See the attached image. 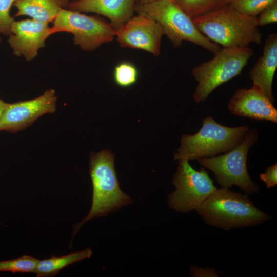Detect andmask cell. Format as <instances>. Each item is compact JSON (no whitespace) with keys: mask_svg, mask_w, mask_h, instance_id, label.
Wrapping results in <instances>:
<instances>
[{"mask_svg":"<svg viewBox=\"0 0 277 277\" xmlns=\"http://www.w3.org/2000/svg\"><path fill=\"white\" fill-rule=\"evenodd\" d=\"M195 210L207 224L225 230L258 226L270 219L247 194L227 187L216 189Z\"/></svg>","mask_w":277,"mask_h":277,"instance_id":"obj_1","label":"cell"},{"mask_svg":"<svg viewBox=\"0 0 277 277\" xmlns=\"http://www.w3.org/2000/svg\"><path fill=\"white\" fill-rule=\"evenodd\" d=\"M193 21L203 35L223 47H246L262 43L256 16L244 14L230 5Z\"/></svg>","mask_w":277,"mask_h":277,"instance_id":"obj_2","label":"cell"},{"mask_svg":"<svg viewBox=\"0 0 277 277\" xmlns=\"http://www.w3.org/2000/svg\"><path fill=\"white\" fill-rule=\"evenodd\" d=\"M90 174L93 186L91 209L81 222L73 226V238L88 221L104 216L132 202L120 187L114 169V157L107 150L90 155Z\"/></svg>","mask_w":277,"mask_h":277,"instance_id":"obj_3","label":"cell"},{"mask_svg":"<svg viewBox=\"0 0 277 277\" xmlns=\"http://www.w3.org/2000/svg\"><path fill=\"white\" fill-rule=\"evenodd\" d=\"M134 10L138 15L152 19L162 28L175 48L183 41L191 42L215 54L221 49L209 39L197 28L189 17L174 0H160L146 4H135Z\"/></svg>","mask_w":277,"mask_h":277,"instance_id":"obj_4","label":"cell"},{"mask_svg":"<svg viewBox=\"0 0 277 277\" xmlns=\"http://www.w3.org/2000/svg\"><path fill=\"white\" fill-rule=\"evenodd\" d=\"M249 130L245 125L230 127L221 125L208 116L203 119L202 126L197 132L182 136L174 159L189 161L226 153L237 146Z\"/></svg>","mask_w":277,"mask_h":277,"instance_id":"obj_5","label":"cell"},{"mask_svg":"<svg viewBox=\"0 0 277 277\" xmlns=\"http://www.w3.org/2000/svg\"><path fill=\"white\" fill-rule=\"evenodd\" d=\"M254 54L249 47H223L213 58L193 67L191 73L197 82L194 101H205L216 88L240 74Z\"/></svg>","mask_w":277,"mask_h":277,"instance_id":"obj_6","label":"cell"},{"mask_svg":"<svg viewBox=\"0 0 277 277\" xmlns=\"http://www.w3.org/2000/svg\"><path fill=\"white\" fill-rule=\"evenodd\" d=\"M258 131L251 129L234 148L222 155L197 159L204 168L212 171L222 187L238 186L244 193L259 192V187L251 179L247 169V158L250 147L256 142Z\"/></svg>","mask_w":277,"mask_h":277,"instance_id":"obj_7","label":"cell"},{"mask_svg":"<svg viewBox=\"0 0 277 277\" xmlns=\"http://www.w3.org/2000/svg\"><path fill=\"white\" fill-rule=\"evenodd\" d=\"M50 27L52 35L68 32L73 35L74 43L85 51H93L104 43L111 42L116 30L110 23L93 16L77 11L62 9Z\"/></svg>","mask_w":277,"mask_h":277,"instance_id":"obj_8","label":"cell"},{"mask_svg":"<svg viewBox=\"0 0 277 277\" xmlns=\"http://www.w3.org/2000/svg\"><path fill=\"white\" fill-rule=\"evenodd\" d=\"M172 183L176 189L169 195L168 205L183 213L195 210L217 189L205 168L196 170L186 159L178 160Z\"/></svg>","mask_w":277,"mask_h":277,"instance_id":"obj_9","label":"cell"},{"mask_svg":"<svg viewBox=\"0 0 277 277\" xmlns=\"http://www.w3.org/2000/svg\"><path fill=\"white\" fill-rule=\"evenodd\" d=\"M56 100L55 90L50 89L35 98L8 103L0 119V131L16 132L30 126L41 116L54 113Z\"/></svg>","mask_w":277,"mask_h":277,"instance_id":"obj_10","label":"cell"},{"mask_svg":"<svg viewBox=\"0 0 277 277\" xmlns=\"http://www.w3.org/2000/svg\"><path fill=\"white\" fill-rule=\"evenodd\" d=\"M163 35L162 28L157 22L138 15L117 29L115 36L122 47L143 50L157 56L160 54Z\"/></svg>","mask_w":277,"mask_h":277,"instance_id":"obj_11","label":"cell"},{"mask_svg":"<svg viewBox=\"0 0 277 277\" xmlns=\"http://www.w3.org/2000/svg\"><path fill=\"white\" fill-rule=\"evenodd\" d=\"M8 43L13 54L23 56L27 61L36 57L38 50L45 46L46 39L52 35L48 24L33 19L14 21Z\"/></svg>","mask_w":277,"mask_h":277,"instance_id":"obj_12","label":"cell"},{"mask_svg":"<svg viewBox=\"0 0 277 277\" xmlns=\"http://www.w3.org/2000/svg\"><path fill=\"white\" fill-rule=\"evenodd\" d=\"M229 112L236 116L277 123V109L258 85L238 89L230 100Z\"/></svg>","mask_w":277,"mask_h":277,"instance_id":"obj_13","label":"cell"},{"mask_svg":"<svg viewBox=\"0 0 277 277\" xmlns=\"http://www.w3.org/2000/svg\"><path fill=\"white\" fill-rule=\"evenodd\" d=\"M135 0H73L66 9L93 12L108 18L116 31L132 17Z\"/></svg>","mask_w":277,"mask_h":277,"instance_id":"obj_14","label":"cell"},{"mask_svg":"<svg viewBox=\"0 0 277 277\" xmlns=\"http://www.w3.org/2000/svg\"><path fill=\"white\" fill-rule=\"evenodd\" d=\"M276 68L277 34L272 33L265 40L262 54L249 71V76L272 103L274 98L272 86Z\"/></svg>","mask_w":277,"mask_h":277,"instance_id":"obj_15","label":"cell"},{"mask_svg":"<svg viewBox=\"0 0 277 277\" xmlns=\"http://www.w3.org/2000/svg\"><path fill=\"white\" fill-rule=\"evenodd\" d=\"M69 2V0H15L13 6L17 10L15 16H28L48 24L53 22Z\"/></svg>","mask_w":277,"mask_h":277,"instance_id":"obj_16","label":"cell"},{"mask_svg":"<svg viewBox=\"0 0 277 277\" xmlns=\"http://www.w3.org/2000/svg\"><path fill=\"white\" fill-rule=\"evenodd\" d=\"M92 252L87 248L62 256H53L48 259L39 260L34 273L38 277H49L56 275L65 267L78 261L91 256Z\"/></svg>","mask_w":277,"mask_h":277,"instance_id":"obj_17","label":"cell"},{"mask_svg":"<svg viewBox=\"0 0 277 277\" xmlns=\"http://www.w3.org/2000/svg\"><path fill=\"white\" fill-rule=\"evenodd\" d=\"M192 20L230 5L231 0H174Z\"/></svg>","mask_w":277,"mask_h":277,"instance_id":"obj_18","label":"cell"},{"mask_svg":"<svg viewBox=\"0 0 277 277\" xmlns=\"http://www.w3.org/2000/svg\"><path fill=\"white\" fill-rule=\"evenodd\" d=\"M39 261L35 258L26 255L14 259L1 261L0 272L34 273Z\"/></svg>","mask_w":277,"mask_h":277,"instance_id":"obj_19","label":"cell"},{"mask_svg":"<svg viewBox=\"0 0 277 277\" xmlns=\"http://www.w3.org/2000/svg\"><path fill=\"white\" fill-rule=\"evenodd\" d=\"M113 76L117 85L122 87H128L137 81L138 71L132 63L122 62L114 67Z\"/></svg>","mask_w":277,"mask_h":277,"instance_id":"obj_20","label":"cell"},{"mask_svg":"<svg viewBox=\"0 0 277 277\" xmlns=\"http://www.w3.org/2000/svg\"><path fill=\"white\" fill-rule=\"evenodd\" d=\"M277 0H231L230 5L241 13L256 16L265 8Z\"/></svg>","mask_w":277,"mask_h":277,"instance_id":"obj_21","label":"cell"},{"mask_svg":"<svg viewBox=\"0 0 277 277\" xmlns=\"http://www.w3.org/2000/svg\"><path fill=\"white\" fill-rule=\"evenodd\" d=\"M15 0H0V34L9 35L14 18L10 15L11 8Z\"/></svg>","mask_w":277,"mask_h":277,"instance_id":"obj_22","label":"cell"},{"mask_svg":"<svg viewBox=\"0 0 277 277\" xmlns=\"http://www.w3.org/2000/svg\"><path fill=\"white\" fill-rule=\"evenodd\" d=\"M256 17L258 26L277 22V2L263 9Z\"/></svg>","mask_w":277,"mask_h":277,"instance_id":"obj_23","label":"cell"},{"mask_svg":"<svg viewBox=\"0 0 277 277\" xmlns=\"http://www.w3.org/2000/svg\"><path fill=\"white\" fill-rule=\"evenodd\" d=\"M260 179L263 181L267 188L273 187L277 184V164L268 166L264 172L259 175Z\"/></svg>","mask_w":277,"mask_h":277,"instance_id":"obj_24","label":"cell"},{"mask_svg":"<svg viewBox=\"0 0 277 277\" xmlns=\"http://www.w3.org/2000/svg\"><path fill=\"white\" fill-rule=\"evenodd\" d=\"M203 272L202 276H217L218 274L213 268H202L198 266H192L191 267V274L193 276H195L199 272Z\"/></svg>","mask_w":277,"mask_h":277,"instance_id":"obj_25","label":"cell"},{"mask_svg":"<svg viewBox=\"0 0 277 277\" xmlns=\"http://www.w3.org/2000/svg\"><path fill=\"white\" fill-rule=\"evenodd\" d=\"M7 104L8 103H6L2 100L0 99V119L3 113V111H4L7 105Z\"/></svg>","mask_w":277,"mask_h":277,"instance_id":"obj_26","label":"cell"},{"mask_svg":"<svg viewBox=\"0 0 277 277\" xmlns=\"http://www.w3.org/2000/svg\"><path fill=\"white\" fill-rule=\"evenodd\" d=\"M160 0H135V3L138 4H146Z\"/></svg>","mask_w":277,"mask_h":277,"instance_id":"obj_27","label":"cell"},{"mask_svg":"<svg viewBox=\"0 0 277 277\" xmlns=\"http://www.w3.org/2000/svg\"><path fill=\"white\" fill-rule=\"evenodd\" d=\"M0 42H1V37H0Z\"/></svg>","mask_w":277,"mask_h":277,"instance_id":"obj_28","label":"cell"}]
</instances>
